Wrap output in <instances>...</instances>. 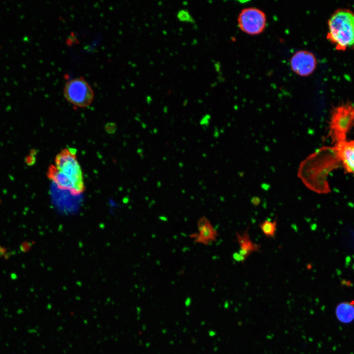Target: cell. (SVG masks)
Masks as SVG:
<instances>
[{"label": "cell", "instance_id": "6da1fadb", "mask_svg": "<svg viewBox=\"0 0 354 354\" xmlns=\"http://www.w3.org/2000/svg\"><path fill=\"white\" fill-rule=\"evenodd\" d=\"M47 176L57 187L78 195L85 190L83 172L74 149L65 148L55 157V164L48 168Z\"/></svg>", "mask_w": 354, "mask_h": 354}, {"label": "cell", "instance_id": "7a4b0ae2", "mask_svg": "<svg viewBox=\"0 0 354 354\" xmlns=\"http://www.w3.org/2000/svg\"><path fill=\"white\" fill-rule=\"evenodd\" d=\"M326 38L340 51L354 49V12L347 8L335 10L328 19Z\"/></svg>", "mask_w": 354, "mask_h": 354}, {"label": "cell", "instance_id": "3957f363", "mask_svg": "<svg viewBox=\"0 0 354 354\" xmlns=\"http://www.w3.org/2000/svg\"><path fill=\"white\" fill-rule=\"evenodd\" d=\"M354 124V104L347 103L332 111L329 124V134L335 143L346 140V135Z\"/></svg>", "mask_w": 354, "mask_h": 354}, {"label": "cell", "instance_id": "277c9868", "mask_svg": "<svg viewBox=\"0 0 354 354\" xmlns=\"http://www.w3.org/2000/svg\"><path fill=\"white\" fill-rule=\"evenodd\" d=\"M66 99L75 107L88 106L94 98V92L89 84L82 77L67 81L63 88Z\"/></svg>", "mask_w": 354, "mask_h": 354}, {"label": "cell", "instance_id": "5b68a950", "mask_svg": "<svg viewBox=\"0 0 354 354\" xmlns=\"http://www.w3.org/2000/svg\"><path fill=\"white\" fill-rule=\"evenodd\" d=\"M237 21L242 31L248 34L256 35L265 29L266 18L261 10L256 7H247L241 11Z\"/></svg>", "mask_w": 354, "mask_h": 354}, {"label": "cell", "instance_id": "8992f818", "mask_svg": "<svg viewBox=\"0 0 354 354\" xmlns=\"http://www.w3.org/2000/svg\"><path fill=\"white\" fill-rule=\"evenodd\" d=\"M290 64L292 70L295 74L301 76H307L315 70L317 66V59L311 52L301 50L293 55Z\"/></svg>", "mask_w": 354, "mask_h": 354}, {"label": "cell", "instance_id": "52a82bcc", "mask_svg": "<svg viewBox=\"0 0 354 354\" xmlns=\"http://www.w3.org/2000/svg\"><path fill=\"white\" fill-rule=\"evenodd\" d=\"M335 149L345 170L354 175V140L337 142Z\"/></svg>", "mask_w": 354, "mask_h": 354}, {"label": "cell", "instance_id": "ba28073f", "mask_svg": "<svg viewBox=\"0 0 354 354\" xmlns=\"http://www.w3.org/2000/svg\"><path fill=\"white\" fill-rule=\"evenodd\" d=\"M249 227L241 233L236 232V240L239 246L238 253L246 260L253 253L260 251V244L253 242L249 234Z\"/></svg>", "mask_w": 354, "mask_h": 354}, {"label": "cell", "instance_id": "9c48e42d", "mask_svg": "<svg viewBox=\"0 0 354 354\" xmlns=\"http://www.w3.org/2000/svg\"><path fill=\"white\" fill-rule=\"evenodd\" d=\"M198 225L200 233L196 236V242L206 244L216 240L217 232L206 217L201 218L198 221Z\"/></svg>", "mask_w": 354, "mask_h": 354}, {"label": "cell", "instance_id": "30bf717a", "mask_svg": "<svg viewBox=\"0 0 354 354\" xmlns=\"http://www.w3.org/2000/svg\"><path fill=\"white\" fill-rule=\"evenodd\" d=\"M337 319L340 323L349 324L354 321V300L338 303L335 310Z\"/></svg>", "mask_w": 354, "mask_h": 354}, {"label": "cell", "instance_id": "8fae6325", "mask_svg": "<svg viewBox=\"0 0 354 354\" xmlns=\"http://www.w3.org/2000/svg\"><path fill=\"white\" fill-rule=\"evenodd\" d=\"M259 227L265 236L273 238L276 236L277 220L276 218L273 220L266 219L260 223Z\"/></svg>", "mask_w": 354, "mask_h": 354}, {"label": "cell", "instance_id": "7c38bea8", "mask_svg": "<svg viewBox=\"0 0 354 354\" xmlns=\"http://www.w3.org/2000/svg\"><path fill=\"white\" fill-rule=\"evenodd\" d=\"M177 18L181 22L194 23V19L189 12L186 9L179 10L177 15Z\"/></svg>", "mask_w": 354, "mask_h": 354}, {"label": "cell", "instance_id": "4fadbf2b", "mask_svg": "<svg viewBox=\"0 0 354 354\" xmlns=\"http://www.w3.org/2000/svg\"><path fill=\"white\" fill-rule=\"evenodd\" d=\"M233 258L235 261L239 262H243L246 260L238 252H236L233 254Z\"/></svg>", "mask_w": 354, "mask_h": 354}, {"label": "cell", "instance_id": "5bb4252c", "mask_svg": "<svg viewBox=\"0 0 354 354\" xmlns=\"http://www.w3.org/2000/svg\"><path fill=\"white\" fill-rule=\"evenodd\" d=\"M210 118V117L209 115H205L201 119L200 124L201 125H207L209 122V120Z\"/></svg>", "mask_w": 354, "mask_h": 354}]
</instances>
